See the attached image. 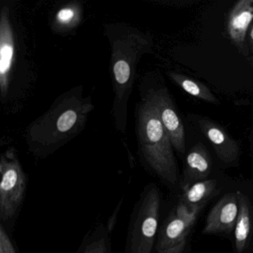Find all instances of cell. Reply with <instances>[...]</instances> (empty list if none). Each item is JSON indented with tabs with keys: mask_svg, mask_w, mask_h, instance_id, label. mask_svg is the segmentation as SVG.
<instances>
[{
	"mask_svg": "<svg viewBox=\"0 0 253 253\" xmlns=\"http://www.w3.org/2000/svg\"><path fill=\"white\" fill-rule=\"evenodd\" d=\"M137 134L145 162L166 184L174 186L177 182V167L172 144L149 95L139 108Z\"/></svg>",
	"mask_w": 253,
	"mask_h": 253,
	"instance_id": "obj_1",
	"label": "cell"
},
{
	"mask_svg": "<svg viewBox=\"0 0 253 253\" xmlns=\"http://www.w3.org/2000/svg\"><path fill=\"white\" fill-rule=\"evenodd\" d=\"M161 192L155 183L146 185L134 205L123 253H152L161 217Z\"/></svg>",
	"mask_w": 253,
	"mask_h": 253,
	"instance_id": "obj_2",
	"label": "cell"
},
{
	"mask_svg": "<svg viewBox=\"0 0 253 253\" xmlns=\"http://www.w3.org/2000/svg\"><path fill=\"white\" fill-rule=\"evenodd\" d=\"M0 223L9 232L20 212L26 195L27 179L14 149L0 160Z\"/></svg>",
	"mask_w": 253,
	"mask_h": 253,
	"instance_id": "obj_3",
	"label": "cell"
},
{
	"mask_svg": "<svg viewBox=\"0 0 253 253\" xmlns=\"http://www.w3.org/2000/svg\"><path fill=\"white\" fill-rule=\"evenodd\" d=\"M70 103L66 101V106L60 104V113L53 112L32 128L31 135L36 139V143L50 149L72 134V131L82 124L84 115L89 110V105L74 103L70 106Z\"/></svg>",
	"mask_w": 253,
	"mask_h": 253,
	"instance_id": "obj_4",
	"label": "cell"
},
{
	"mask_svg": "<svg viewBox=\"0 0 253 253\" xmlns=\"http://www.w3.org/2000/svg\"><path fill=\"white\" fill-rule=\"evenodd\" d=\"M204 207L198 206L183 216L177 215L173 210L158 231L156 253H183L192 228Z\"/></svg>",
	"mask_w": 253,
	"mask_h": 253,
	"instance_id": "obj_5",
	"label": "cell"
},
{
	"mask_svg": "<svg viewBox=\"0 0 253 253\" xmlns=\"http://www.w3.org/2000/svg\"><path fill=\"white\" fill-rule=\"evenodd\" d=\"M136 38L130 37L125 41H120L114 45L113 54H112V62H113V74L115 79V91L118 97V102L126 101V91L131 89L132 84L133 75H134V68L137 63V48L140 45L146 43L147 41L142 42L140 45L134 48L138 45L137 44Z\"/></svg>",
	"mask_w": 253,
	"mask_h": 253,
	"instance_id": "obj_6",
	"label": "cell"
},
{
	"mask_svg": "<svg viewBox=\"0 0 253 253\" xmlns=\"http://www.w3.org/2000/svg\"><path fill=\"white\" fill-rule=\"evenodd\" d=\"M149 95L156 106L160 119L169 136L173 148L179 153L184 154V127L168 91L161 88L152 91Z\"/></svg>",
	"mask_w": 253,
	"mask_h": 253,
	"instance_id": "obj_7",
	"label": "cell"
},
{
	"mask_svg": "<svg viewBox=\"0 0 253 253\" xmlns=\"http://www.w3.org/2000/svg\"><path fill=\"white\" fill-rule=\"evenodd\" d=\"M238 199L236 192L222 197L207 215L203 233L229 234L235 229L238 217Z\"/></svg>",
	"mask_w": 253,
	"mask_h": 253,
	"instance_id": "obj_8",
	"label": "cell"
},
{
	"mask_svg": "<svg viewBox=\"0 0 253 253\" xmlns=\"http://www.w3.org/2000/svg\"><path fill=\"white\" fill-rule=\"evenodd\" d=\"M198 124L220 161L230 164L238 160L240 153L238 141L232 138L223 127L205 118H201Z\"/></svg>",
	"mask_w": 253,
	"mask_h": 253,
	"instance_id": "obj_9",
	"label": "cell"
},
{
	"mask_svg": "<svg viewBox=\"0 0 253 253\" xmlns=\"http://www.w3.org/2000/svg\"><path fill=\"white\" fill-rule=\"evenodd\" d=\"M253 20V0H240L228 14L226 30L229 39L240 52L246 53V36Z\"/></svg>",
	"mask_w": 253,
	"mask_h": 253,
	"instance_id": "obj_10",
	"label": "cell"
},
{
	"mask_svg": "<svg viewBox=\"0 0 253 253\" xmlns=\"http://www.w3.org/2000/svg\"><path fill=\"white\" fill-rule=\"evenodd\" d=\"M7 7L2 8L0 20V88L2 96L8 92L9 75L14 57V32Z\"/></svg>",
	"mask_w": 253,
	"mask_h": 253,
	"instance_id": "obj_11",
	"label": "cell"
},
{
	"mask_svg": "<svg viewBox=\"0 0 253 253\" xmlns=\"http://www.w3.org/2000/svg\"><path fill=\"white\" fill-rule=\"evenodd\" d=\"M211 168L212 162L207 148L203 143H196L186 157L183 186L207 180Z\"/></svg>",
	"mask_w": 253,
	"mask_h": 253,
	"instance_id": "obj_12",
	"label": "cell"
},
{
	"mask_svg": "<svg viewBox=\"0 0 253 253\" xmlns=\"http://www.w3.org/2000/svg\"><path fill=\"white\" fill-rule=\"evenodd\" d=\"M217 189V181L214 179H207L183 186V194L178 204L192 210L198 206L205 205Z\"/></svg>",
	"mask_w": 253,
	"mask_h": 253,
	"instance_id": "obj_13",
	"label": "cell"
},
{
	"mask_svg": "<svg viewBox=\"0 0 253 253\" xmlns=\"http://www.w3.org/2000/svg\"><path fill=\"white\" fill-rule=\"evenodd\" d=\"M235 192L238 197L239 210L234 229L235 244L237 252L241 253L248 243L249 237L251 232L252 217L250 203L247 196L241 191L237 190Z\"/></svg>",
	"mask_w": 253,
	"mask_h": 253,
	"instance_id": "obj_14",
	"label": "cell"
},
{
	"mask_svg": "<svg viewBox=\"0 0 253 253\" xmlns=\"http://www.w3.org/2000/svg\"><path fill=\"white\" fill-rule=\"evenodd\" d=\"M169 78L179 87L192 97H196L211 104L218 105L220 103L217 97L214 95L211 90L200 81L177 72H171L169 73Z\"/></svg>",
	"mask_w": 253,
	"mask_h": 253,
	"instance_id": "obj_15",
	"label": "cell"
},
{
	"mask_svg": "<svg viewBox=\"0 0 253 253\" xmlns=\"http://www.w3.org/2000/svg\"><path fill=\"white\" fill-rule=\"evenodd\" d=\"M110 234L103 223L99 224L85 237L77 253H113Z\"/></svg>",
	"mask_w": 253,
	"mask_h": 253,
	"instance_id": "obj_16",
	"label": "cell"
},
{
	"mask_svg": "<svg viewBox=\"0 0 253 253\" xmlns=\"http://www.w3.org/2000/svg\"><path fill=\"white\" fill-rule=\"evenodd\" d=\"M0 253H19L9 232L2 223H0Z\"/></svg>",
	"mask_w": 253,
	"mask_h": 253,
	"instance_id": "obj_17",
	"label": "cell"
},
{
	"mask_svg": "<svg viewBox=\"0 0 253 253\" xmlns=\"http://www.w3.org/2000/svg\"><path fill=\"white\" fill-rule=\"evenodd\" d=\"M75 17V12L72 8H64L60 10L57 14V20L62 24L69 23L74 17Z\"/></svg>",
	"mask_w": 253,
	"mask_h": 253,
	"instance_id": "obj_18",
	"label": "cell"
},
{
	"mask_svg": "<svg viewBox=\"0 0 253 253\" xmlns=\"http://www.w3.org/2000/svg\"><path fill=\"white\" fill-rule=\"evenodd\" d=\"M249 45L252 52H253V23L250 28V35H249Z\"/></svg>",
	"mask_w": 253,
	"mask_h": 253,
	"instance_id": "obj_19",
	"label": "cell"
},
{
	"mask_svg": "<svg viewBox=\"0 0 253 253\" xmlns=\"http://www.w3.org/2000/svg\"></svg>",
	"mask_w": 253,
	"mask_h": 253,
	"instance_id": "obj_20",
	"label": "cell"
}]
</instances>
